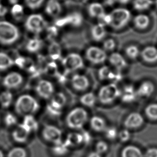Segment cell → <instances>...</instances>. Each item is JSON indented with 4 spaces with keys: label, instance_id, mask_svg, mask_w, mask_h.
Listing matches in <instances>:
<instances>
[{
    "label": "cell",
    "instance_id": "cell-1",
    "mask_svg": "<svg viewBox=\"0 0 157 157\" xmlns=\"http://www.w3.org/2000/svg\"><path fill=\"white\" fill-rule=\"evenodd\" d=\"M40 105L36 98L29 94H23L18 98L15 104L17 113L21 116L33 115L39 110Z\"/></svg>",
    "mask_w": 157,
    "mask_h": 157
},
{
    "label": "cell",
    "instance_id": "cell-2",
    "mask_svg": "<svg viewBox=\"0 0 157 157\" xmlns=\"http://www.w3.org/2000/svg\"><path fill=\"white\" fill-rule=\"evenodd\" d=\"M88 114L85 109L77 107L69 112L66 118V124L72 129H80L87 122Z\"/></svg>",
    "mask_w": 157,
    "mask_h": 157
},
{
    "label": "cell",
    "instance_id": "cell-3",
    "mask_svg": "<svg viewBox=\"0 0 157 157\" xmlns=\"http://www.w3.org/2000/svg\"><path fill=\"white\" fill-rule=\"evenodd\" d=\"M20 37L17 28L10 22L0 21V44L11 45Z\"/></svg>",
    "mask_w": 157,
    "mask_h": 157
},
{
    "label": "cell",
    "instance_id": "cell-4",
    "mask_svg": "<svg viewBox=\"0 0 157 157\" xmlns=\"http://www.w3.org/2000/svg\"><path fill=\"white\" fill-rule=\"evenodd\" d=\"M121 90L116 83H111L101 88L98 92V100L101 102L108 105L120 98Z\"/></svg>",
    "mask_w": 157,
    "mask_h": 157
},
{
    "label": "cell",
    "instance_id": "cell-5",
    "mask_svg": "<svg viewBox=\"0 0 157 157\" xmlns=\"http://www.w3.org/2000/svg\"><path fill=\"white\" fill-rule=\"evenodd\" d=\"M66 103L67 98L65 94L61 92L55 93L47 105V112L50 115L54 117L59 116L62 113Z\"/></svg>",
    "mask_w": 157,
    "mask_h": 157
},
{
    "label": "cell",
    "instance_id": "cell-6",
    "mask_svg": "<svg viewBox=\"0 0 157 157\" xmlns=\"http://www.w3.org/2000/svg\"><path fill=\"white\" fill-rule=\"evenodd\" d=\"M110 15L112 18L110 26L115 30H120L124 28L131 20V13L126 8L113 9Z\"/></svg>",
    "mask_w": 157,
    "mask_h": 157
},
{
    "label": "cell",
    "instance_id": "cell-7",
    "mask_svg": "<svg viewBox=\"0 0 157 157\" xmlns=\"http://www.w3.org/2000/svg\"><path fill=\"white\" fill-rule=\"evenodd\" d=\"M46 22L40 14H33L29 17L25 22V27L28 30L38 33L46 28Z\"/></svg>",
    "mask_w": 157,
    "mask_h": 157
},
{
    "label": "cell",
    "instance_id": "cell-8",
    "mask_svg": "<svg viewBox=\"0 0 157 157\" xmlns=\"http://www.w3.org/2000/svg\"><path fill=\"white\" fill-rule=\"evenodd\" d=\"M86 57L90 63L98 65L106 61L107 55L103 48L98 46H90L86 51Z\"/></svg>",
    "mask_w": 157,
    "mask_h": 157
},
{
    "label": "cell",
    "instance_id": "cell-9",
    "mask_svg": "<svg viewBox=\"0 0 157 157\" xmlns=\"http://www.w3.org/2000/svg\"><path fill=\"white\" fill-rule=\"evenodd\" d=\"M63 64L68 72L80 70L83 67L84 62L80 55L72 53L63 59Z\"/></svg>",
    "mask_w": 157,
    "mask_h": 157
},
{
    "label": "cell",
    "instance_id": "cell-10",
    "mask_svg": "<svg viewBox=\"0 0 157 157\" xmlns=\"http://www.w3.org/2000/svg\"><path fill=\"white\" fill-rule=\"evenodd\" d=\"M62 135L61 130L53 125H46L42 131V136L44 140L53 144L62 140Z\"/></svg>",
    "mask_w": 157,
    "mask_h": 157
},
{
    "label": "cell",
    "instance_id": "cell-11",
    "mask_svg": "<svg viewBox=\"0 0 157 157\" xmlns=\"http://www.w3.org/2000/svg\"><path fill=\"white\" fill-rule=\"evenodd\" d=\"M36 92L38 96L43 99H50L55 94V88L50 81L42 80L37 83Z\"/></svg>",
    "mask_w": 157,
    "mask_h": 157
},
{
    "label": "cell",
    "instance_id": "cell-12",
    "mask_svg": "<svg viewBox=\"0 0 157 157\" xmlns=\"http://www.w3.org/2000/svg\"><path fill=\"white\" fill-rule=\"evenodd\" d=\"M23 82V78L17 72H11L7 74L3 80V85L8 90L15 89L20 87Z\"/></svg>",
    "mask_w": 157,
    "mask_h": 157
},
{
    "label": "cell",
    "instance_id": "cell-13",
    "mask_svg": "<svg viewBox=\"0 0 157 157\" xmlns=\"http://www.w3.org/2000/svg\"><path fill=\"white\" fill-rule=\"evenodd\" d=\"M144 122L143 116L138 113L133 112L129 114L125 119L124 124L127 129H137L141 127Z\"/></svg>",
    "mask_w": 157,
    "mask_h": 157
},
{
    "label": "cell",
    "instance_id": "cell-14",
    "mask_svg": "<svg viewBox=\"0 0 157 157\" xmlns=\"http://www.w3.org/2000/svg\"><path fill=\"white\" fill-rule=\"evenodd\" d=\"M30 133V131L22 123L18 124L17 127L14 129L12 133V137L16 142L18 143H24L28 140Z\"/></svg>",
    "mask_w": 157,
    "mask_h": 157
},
{
    "label": "cell",
    "instance_id": "cell-15",
    "mask_svg": "<svg viewBox=\"0 0 157 157\" xmlns=\"http://www.w3.org/2000/svg\"><path fill=\"white\" fill-rule=\"evenodd\" d=\"M72 87L78 91L87 90L90 86V81L85 75L76 74L72 76L71 79Z\"/></svg>",
    "mask_w": 157,
    "mask_h": 157
},
{
    "label": "cell",
    "instance_id": "cell-16",
    "mask_svg": "<svg viewBox=\"0 0 157 157\" xmlns=\"http://www.w3.org/2000/svg\"><path fill=\"white\" fill-rule=\"evenodd\" d=\"M109 63L116 70L121 71L127 66V61L122 55L118 52H113L109 56Z\"/></svg>",
    "mask_w": 157,
    "mask_h": 157
},
{
    "label": "cell",
    "instance_id": "cell-17",
    "mask_svg": "<svg viewBox=\"0 0 157 157\" xmlns=\"http://www.w3.org/2000/svg\"><path fill=\"white\" fill-rule=\"evenodd\" d=\"M137 96V90L133 86L127 85L121 90L120 98L123 102L129 103L135 101Z\"/></svg>",
    "mask_w": 157,
    "mask_h": 157
},
{
    "label": "cell",
    "instance_id": "cell-18",
    "mask_svg": "<svg viewBox=\"0 0 157 157\" xmlns=\"http://www.w3.org/2000/svg\"><path fill=\"white\" fill-rule=\"evenodd\" d=\"M141 57L145 62L155 63L157 62V48L153 46L145 48L141 52Z\"/></svg>",
    "mask_w": 157,
    "mask_h": 157
},
{
    "label": "cell",
    "instance_id": "cell-19",
    "mask_svg": "<svg viewBox=\"0 0 157 157\" xmlns=\"http://www.w3.org/2000/svg\"><path fill=\"white\" fill-rule=\"evenodd\" d=\"M155 91V86L150 81H144L140 85L137 90L138 96L148 98L152 95Z\"/></svg>",
    "mask_w": 157,
    "mask_h": 157
},
{
    "label": "cell",
    "instance_id": "cell-20",
    "mask_svg": "<svg viewBox=\"0 0 157 157\" xmlns=\"http://www.w3.org/2000/svg\"><path fill=\"white\" fill-rule=\"evenodd\" d=\"M45 11L51 16L57 17L61 12V5L57 0H48Z\"/></svg>",
    "mask_w": 157,
    "mask_h": 157
},
{
    "label": "cell",
    "instance_id": "cell-21",
    "mask_svg": "<svg viewBox=\"0 0 157 157\" xmlns=\"http://www.w3.org/2000/svg\"><path fill=\"white\" fill-rule=\"evenodd\" d=\"M106 33L105 27L98 23L93 26L91 29L92 38L96 42H100L105 37Z\"/></svg>",
    "mask_w": 157,
    "mask_h": 157
},
{
    "label": "cell",
    "instance_id": "cell-22",
    "mask_svg": "<svg viewBox=\"0 0 157 157\" xmlns=\"http://www.w3.org/2000/svg\"><path fill=\"white\" fill-rule=\"evenodd\" d=\"M134 25L139 30H145L148 28L150 23V19L145 14H139L133 19Z\"/></svg>",
    "mask_w": 157,
    "mask_h": 157
},
{
    "label": "cell",
    "instance_id": "cell-23",
    "mask_svg": "<svg viewBox=\"0 0 157 157\" xmlns=\"http://www.w3.org/2000/svg\"><path fill=\"white\" fill-rule=\"evenodd\" d=\"M88 13L91 17L98 18L105 12V8L101 3L93 2L90 4L88 7Z\"/></svg>",
    "mask_w": 157,
    "mask_h": 157
},
{
    "label": "cell",
    "instance_id": "cell-24",
    "mask_svg": "<svg viewBox=\"0 0 157 157\" xmlns=\"http://www.w3.org/2000/svg\"><path fill=\"white\" fill-rule=\"evenodd\" d=\"M122 157H144L140 148L135 145L125 146L121 153Z\"/></svg>",
    "mask_w": 157,
    "mask_h": 157
},
{
    "label": "cell",
    "instance_id": "cell-25",
    "mask_svg": "<svg viewBox=\"0 0 157 157\" xmlns=\"http://www.w3.org/2000/svg\"><path fill=\"white\" fill-rule=\"evenodd\" d=\"M90 123L92 129L97 132L105 131L107 128V125L105 120L98 116L92 117L90 121Z\"/></svg>",
    "mask_w": 157,
    "mask_h": 157
},
{
    "label": "cell",
    "instance_id": "cell-26",
    "mask_svg": "<svg viewBox=\"0 0 157 157\" xmlns=\"http://www.w3.org/2000/svg\"><path fill=\"white\" fill-rule=\"evenodd\" d=\"M65 141L69 147L78 146L83 143L82 136L81 133L78 132H72L69 133Z\"/></svg>",
    "mask_w": 157,
    "mask_h": 157
},
{
    "label": "cell",
    "instance_id": "cell-27",
    "mask_svg": "<svg viewBox=\"0 0 157 157\" xmlns=\"http://www.w3.org/2000/svg\"><path fill=\"white\" fill-rule=\"evenodd\" d=\"M48 51L51 59L53 60H57L61 58V47L57 42H52L48 46Z\"/></svg>",
    "mask_w": 157,
    "mask_h": 157
},
{
    "label": "cell",
    "instance_id": "cell-28",
    "mask_svg": "<svg viewBox=\"0 0 157 157\" xmlns=\"http://www.w3.org/2000/svg\"><path fill=\"white\" fill-rule=\"evenodd\" d=\"M13 101V95L9 90H7L0 94V105L4 108L10 106Z\"/></svg>",
    "mask_w": 157,
    "mask_h": 157
},
{
    "label": "cell",
    "instance_id": "cell-29",
    "mask_svg": "<svg viewBox=\"0 0 157 157\" xmlns=\"http://www.w3.org/2000/svg\"><path fill=\"white\" fill-rule=\"evenodd\" d=\"M22 123L29 129L31 133L33 131H36L38 128V123L33 115H28L24 116Z\"/></svg>",
    "mask_w": 157,
    "mask_h": 157
},
{
    "label": "cell",
    "instance_id": "cell-30",
    "mask_svg": "<svg viewBox=\"0 0 157 157\" xmlns=\"http://www.w3.org/2000/svg\"><path fill=\"white\" fill-rule=\"evenodd\" d=\"M69 147L66 143L65 141L61 140L60 142L53 144L52 151L53 153L58 156H63L68 152Z\"/></svg>",
    "mask_w": 157,
    "mask_h": 157
},
{
    "label": "cell",
    "instance_id": "cell-31",
    "mask_svg": "<svg viewBox=\"0 0 157 157\" xmlns=\"http://www.w3.org/2000/svg\"><path fill=\"white\" fill-rule=\"evenodd\" d=\"M82 105L88 107L94 106L96 102V97L93 93H87L83 94L80 98Z\"/></svg>",
    "mask_w": 157,
    "mask_h": 157
},
{
    "label": "cell",
    "instance_id": "cell-32",
    "mask_svg": "<svg viewBox=\"0 0 157 157\" xmlns=\"http://www.w3.org/2000/svg\"><path fill=\"white\" fill-rule=\"evenodd\" d=\"M14 62L8 55L0 52V71H5L13 65Z\"/></svg>",
    "mask_w": 157,
    "mask_h": 157
},
{
    "label": "cell",
    "instance_id": "cell-33",
    "mask_svg": "<svg viewBox=\"0 0 157 157\" xmlns=\"http://www.w3.org/2000/svg\"><path fill=\"white\" fill-rule=\"evenodd\" d=\"M152 4V0H134L133 6L136 10L142 11L149 9Z\"/></svg>",
    "mask_w": 157,
    "mask_h": 157
},
{
    "label": "cell",
    "instance_id": "cell-34",
    "mask_svg": "<svg viewBox=\"0 0 157 157\" xmlns=\"http://www.w3.org/2000/svg\"><path fill=\"white\" fill-rule=\"evenodd\" d=\"M42 42L38 38L30 39L26 45V49L31 53L37 52L42 48Z\"/></svg>",
    "mask_w": 157,
    "mask_h": 157
},
{
    "label": "cell",
    "instance_id": "cell-35",
    "mask_svg": "<svg viewBox=\"0 0 157 157\" xmlns=\"http://www.w3.org/2000/svg\"><path fill=\"white\" fill-rule=\"evenodd\" d=\"M145 113L148 118L152 120H157V103L148 105L145 109Z\"/></svg>",
    "mask_w": 157,
    "mask_h": 157
},
{
    "label": "cell",
    "instance_id": "cell-36",
    "mask_svg": "<svg viewBox=\"0 0 157 157\" xmlns=\"http://www.w3.org/2000/svg\"><path fill=\"white\" fill-rule=\"evenodd\" d=\"M125 54L130 59H136L140 56V49L134 45H129L125 49Z\"/></svg>",
    "mask_w": 157,
    "mask_h": 157
},
{
    "label": "cell",
    "instance_id": "cell-37",
    "mask_svg": "<svg viewBox=\"0 0 157 157\" xmlns=\"http://www.w3.org/2000/svg\"><path fill=\"white\" fill-rule=\"evenodd\" d=\"M71 22L70 24L75 27L81 26L83 22V17L81 13L78 12H74L70 14Z\"/></svg>",
    "mask_w": 157,
    "mask_h": 157
},
{
    "label": "cell",
    "instance_id": "cell-38",
    "mask_svg": "<svg viewBox=\"0 0 157 157\" xmlns=\"http://www.w3.org/2000/svg\"><path fill=\"white\" fill-rule=\"evenodd\" d=\"M11 13L16 20L21 21L24 15L23 7L22 5L15 4L12 8Z\"/></svg>",
    "mask_w": 157,
    "mask_h": 157
},
{
    "label": "cell",
    "instance_id": "cell-39",
    "mask_svg": "<svg viewBox=\"0 0 157 157\" xmlns=\"http://www.w3.org/2000/svg\"><path fill=\"white\" fill-rule=\"evenodd\" d=\"M27 153L24 148L15 147L11 148L7 155V157H26Z\"/></svg>",
    "mask_w": 157,
    "mask_h": 157
},
{
    "label": "cell",
    "instance_id": "cell-40",
    "mask_svg": "<svg viewBox=\"0 0 157 157\" xmlns=\"http://www.w3.org/2000/svg\"><path fill=\"white\" fill-rule=\"evenodd\" d=\"M44 72L49 76L56 77L57 74L59 73L57 63L55 61H51L50 63H48L44 69Z\"/></svg>",
    "mask_w": 157,
    "mask_h": 157
},
{
    "label": "cell",
    "instance_id": "cell-41",
    "mask_svg": "<svg viewBox=\"0 0 157 157\" xmlns=\"http://www.w3.org/2000/svg\"><path fill=\"white\" fill-rule=\"evenodd\" d=\"M112 72L113 70H111V68L107 66H103L98 70V78L102 80H109Z\"/></svg>",
    "mask_w": 157,
    "mask_h": 157
},
{
    "label": "cell",
    "instance_id": "cell-42",
    "mask_svg": "<svg viewBox=\"0 0 157 157\" xmlns=\"http://www.w3.org/2000/svg\"><path fill=\"white\" fill-rule=\"evenodd\" d=\"M4 122L7 127H13L17 124V118L13 113H8L5 115Z\"/></svg>",
    "mask_w": 157,
    "mask_h": 157
},
{
    "label": "cell",
    "instance_id": "cell-43",
    "mask_svg": "<svg viewBox=\"0 0 157 157\" xmlns=\"http://www.w3.org/2000/svg\"><path fill=\"white\" fill-rule=\"evenodd\" d=\"M97 19L98 20V24H101L105 27L110 26L112 22V18L110 13H105Z\"/></svg>",
    "mask_w": 157,
    "mask_h": 157
},
{
    "label": "cell",
    "instance_id": "cell-44",
    "mask_svg": "<svg viewBox=\"0 0 157 157\" xmlns=\"http://www.w3.org/2000/svg\"><path fill=\"white\" fill-rule=\"evenodd\" d=\"M105 135L106 136V137L109 140H115L117 137H118V132L115 127H107V128L105 129Z\"/></svg>",
    "mask_w": 157,
    "mask_h": 157
},
{
    "label": "cell",
    "instance_id": "cell-45",
    "mask_svg": "<svg viewBox=\"0 0 157 157\" xmlns=\"http://www.w3.org/2000/svg\"><path fill=\"white\" fill-rule=\"evenodd\" d=\"M103 50L106 52L113 51L116 48V42L113 39L109 38L105 40L103 44Z\"/></svg>",
    "mask_w": 157,
    "mask_h": 157
},
{
    "label": "cell",
    "instance_id": "cell-46",
    "mask_svg": "<svg viewBox=\"0 0 157 157\" xmlns=\"http://www.w3.org/2000/svg\"><path fill=\"white\" fill-rule=\"evenodd\" d=\"M109 148L108 145L105 141H99L98 142L95 146V151L101 155L106 152Z\"/></svg>",
    "mask_w": 157,
    "mask_h": 157
},
{
    "label": "cell",
    "instance_id": "cell-47",
    "mask_svg": "<svg viewBox=\"0 0 157 157\" xmlns=\"http://www.w3.org/2000/svg\"><path fill=\"white\" fill-rule=\"evenodd\" d=\"M122 78V74L121 73V71L117 70H113L109 80L112 81V83H116L121 81Z\"/></svg>",
    "mask_w": 157,
    "mask_h": 157
},
{
    "label": "cell",
    "instance_id": "cell-48",
    "mask_svg": "<svg viewBox=\"0 0 157 157\" xmlns=\"http://www.w3.org/2000/svg\"><path fill=\"white\" fill-rule=\"evenodd\" d=\"M44 0H25V3L28 7L31 9L35 10L41 6Z\"/></svg>",
    "mask_w": 157,
    "mask_h": 157
},
{
    "label": "cell",
    "instance_id": "cell-49",
    "mask_svg": "<svg viewBox=\"0 0 157 157\" xmlns=\"http://www.w3.org/2000/svg\"><path fill=\"white\" fill-rule=\"evenodd\" d=\"M118 137L122 142H127L131 138V133L127 129H123L118 133Z\"/></svg>",
    "mask_w": 157,
    "mask_h": 157
},
{
    "label": "cell",
    "instance_id": "cell-50",
    "mask_svg": "<svg viewBox=\"0 0 157 157\" xmlns=\"http://www.w3.org/2000/svg\"><path fill=\"white\" fill-rule=\"evenodd\" d=\"M71 20H70V15L66 16L65 17L60 18L56 20L55 22V25L58 27H63L66 25L70 24Z\"/></svg>",
    "mask_w": 157,
    "mask_h": 157
},
{
    "label": "cell",
    "instance_id": "cell-51",
    "mask_svg": "<svg viewBox=\"0 0 157 157\" xmlns=\"http://www.w3.org/2000/svg\"><path fill=\"white\" fill-rule=\"evenodd\" d=\"M58 29L55 26H51L48 28V35L49 38L56 37L58 35Z\"/></svg>",
    "mask_w": 157,
    "mask_h": 157
},
{
    "label": "cell",
    "instance_id": "cell-52",
    "mask_svg": "<svg viewBox=\"0 0 157 157\" xmlns=\"http://www.w3.org/2000/svg\"><path fill=\"white\" fill-rule=\"evenodd\" d=\"M26 61V58L24 57H18L16 59L14 63H15L18 67L21 68H24L25 63Z\"/></svg>",
    "mask_w": 157,
    "mask_h": 157
},
{
    "label": "cell",
    "instance_id": "cell-53",
    "mask_svg": "<svg viewBox=\"0 0 157 157\" xmlns=\"http://www.w3.org/2000/svg\"><path fill=\"white\" fill-rule=\"evenodd\" d=\"M145 157H157V148H148L147 150L146 151L145 155Z\"/></svg>",
    "mask_w": 157,
    "mask_h": 157
},
{
    "label": "cell",
    "instance_id": "cell-54",
    "mask_svg": "<svg viewBox=\"0 0 157 157\" xmlns=\"http://www.w3.org/2000/svg\"><path fill=\"white\" fill-rule=\"evenodd\" d=\"M81 135L82 136L83 143H85V144L90 143L91 141V139H92L90 133L87 131H84L81 133Z\"/></svg>",
    "mask_w": 157,
    "mask_h": 157
},
{
    "label": "cell",
    "instance_id": "cell-55",
    "mask_svg": "<svg viewBox=\"0 0 157 157\" xmlns=\"http://www.w3.org/2000/svg\"><path fill=\"white\" fill-rule=\"evenodd\" d=\"M116 2L117 0H103V4L107 7H112Z\"/></svg>",
    "mask_w": 157,
    "mask_h": 157
},
{
    "label": "cell",
    "instance_id": "cell-56",
    "mask_svg": "<svg viewBox=\"0 0 157 157\" xmlns=\"http://www.w3.org/2000/svg\"><path fill=\"white\" fill-rule=\"evenodd\" d=\"M7 13H8L7 8L5 6H3L2 5H0V17L5 16Z\"/></svg>",
    "mask_w": 157,
    "mask_h": 157
},
{
    "label": "cell",
    "instance_id": "cell-57",
    "mask_svg": "<svg viewBox=\"0 0 157 157\" xmlns=\"http://www.w3.org/2000/svg\"><path fill=\"white\" fill-rule=\"evenodd\" d=\"M87 157H102V155L96 151H94L90 153Z\"/></svg>",
    "mask_w": 157,
    "mask_h": 157
},
{
    "label": "cell",
    "instance_id": "cell-58",
    "mask_svg": "<svg viewBox=\"0 0 157 157\" xmlns=\"http://www.w3.org/2000/svg\"><path fill=\"white\" fill-rule=\"evenodd\" d=\"M131 0H117V2L120 3L122 5H126L127 3H128Z\"/></svg>",
    "mask_w": 157,
    "mask_h": 157
},
{
    "label": "cell",
    "instance_id": "cell-59",
    "mask_svg": "<svg viewBox=\"0 0 157 157\" xmlns=\"http://www.w3.org/2000/svg\"><path fill=\"white\" fill-rule=\"evenodd\" d=\"M9 1L10 3H11L12 5H15L17 3L18 0H8Z\"/></svg>",
    "mask_w": 157,
    "mask_h": 157
},
{
    "label": "cell",
    "instance_id": "cell-60",
    "mask_svg": "<svg viewBox=\"0 0 157 157\" xmlns=\"http://www.w3.org/2000/svg\"><path fill=\"white\" fill-rule=\"evenodd\" d=\"M0 157H4L3 153L2 152V151L1 150H0Z\"/></svg>",
    "mask_w": 157,
    "mask_h": 157
},
{
    "label": "cell",
    "instance_id": "cell-61",
    "mask_svg": "<svg viewBox=\"0 0 157 157\" xmlns=\"http://www.w3.org/2000/svg\"><path fill=\"white\" fill-rule=\"evenodd\" d=\"M155 4L156 7L157 8V0H155Z\"/></svg>",
    "mask_w": 157,
    "mask_h": 157
}]
</instances>
